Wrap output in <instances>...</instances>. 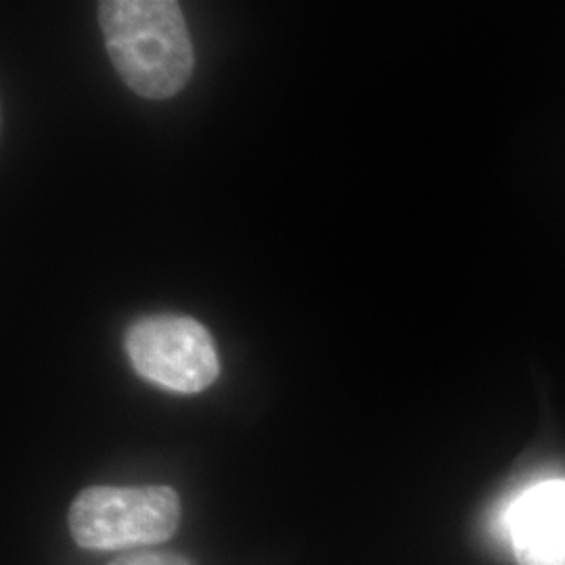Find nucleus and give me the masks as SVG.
Masks as SVG:
<instances>
[{
  "label": "nucleus",
  "instance_id": "obj_2",
  "mask_svg": "<svg viewBox=\"0 0 565 565\" xmlns=\"http://www.w3.org/2000/svg\"><path fill=\"white\" fill-rule=\"evenodd\" d=\"M70 534L88 551L160 545L181 524V499L170 486H93L74 499Z\"/></svg>",
  "mask_w": 565,
  "mask_h": 565
},
{
  "label": "nucleus",
  "instance_id": "obj_4",
  "mask_svg": "<svg viewBox=\"0 0 565 565\" xmlns=\"http://www.w3.org/2000/svg\"><path fill=\"white\" fill-rule=\"evenodd\" d=\"M505 532L520 565H565V480L524 490L505 513Z\"/></svg>",
  "mask_w": 565,
  "mask_h": 565
},
{
  "label": "nucleus",
  "instance_id": "obj_3",
  "mask_svg": "<svg viewBox=\"0 0 565 565\" xmlns=\"http://www.w3.org/2000/svg\"><path fill=\"white\" fill-rule=\"evenodd\" d=\"M124 348L141 377L179 394H200L221 375L210 331L191 317L141 319L128 329Z\"/></svg>",
  "mask_w": 565,
  "mask_h": 565
},
{
  "label": "nucleus",
  "instance_id": "obj_1",
  "mask_svg": "<svg viewBox=\"0 0 565 565\" xmlns=\"http://www.w3.org/2000/svg\"><path fill=\"white\" fill-rule=\"evenodd\" d=\"M105 49L124 84L145 99L179 95L193 74V42L174 0L99 2Z\"/></svg>",
  "mask_w": 565,
  "mask_h": 565
},
{
  "label": "nucleus",
  "instance_id": "obj_5",
  "mask_svg": "<svg viewBox=\"0 0 565 565\" xmlns=\"http://www.w3.org/2000/svg\"><path fill=\"white\" fill-rule=\"evenodd\" d=\"M107 565H193L191 559H186L181 553L172 551H141V553H130L114 559Z\"/></svg>",
  "mask_w": 565,
  "mask_h": 565
}]
</instances>
